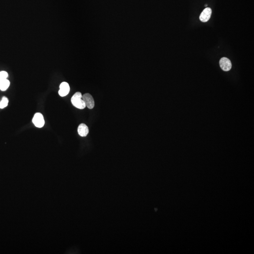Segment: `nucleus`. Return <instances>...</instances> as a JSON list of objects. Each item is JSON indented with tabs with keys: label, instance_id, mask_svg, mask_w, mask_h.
Returning a JSON list of instances; mask_svg holds the SVG:
<instances>
[{
	"label": "nucleus",
	"instance_id": "nucleus-2",
	"mask_svg": "<svg viewBox=\"0 0 254 254\" xmlns=\"http://www.w3.org/2000/svg\"><path fill=\"white\" fill-rule=\"evenodd\" d=\"M32 121L35 126H36L38 128H41L43 127L45 124L44 117L43 116V114L39 113L35 114Z\"/></svg>",
	"mask_w": 254,
	"mask_h": 254
},
{
	"label": "nucleus",
	"instance_id": "nucleus-8",
	"mask_svg": "<svg viewBox=\"0 0 254 254\" xmlns=\"http://www.w3.org/2000/svg\"><path fill=\"white\" fill-rule=\"evenodd\" d=\"M10 82L7 79L0 82V89L1 91H5L9 87Z\"/></svg>",
	"mask_w": 254,
	"mask_h": 254
},
{
	"label": "nucleus",
	"instance_id": "nucleus-4",
	"mask_svg": "<svg viewBox=\"0 0 254 254\" xmlns=\"http://www.w3.org/2000/svg\"><path fill=\"white\" fill-rule=\"evenodd\" d=\"M221 68L224 71H229L232 68V63L230 59L227 58H222L219 61Z\"/></svg>",
	"mask_w": 254,
	"mask_h": 254
},
{
	"label": "nucleus",
	"instance_id": "nucleus-5",
	"mask_svg": "<svg viewBox=\"0 0 254 254\" xmlns=\"http://www.w3.org/2000/svg\"><path fill=\"white\" fill-rule=\"evenodd\" d=\"M59 88L60 89L58 91V94L62 97L68 95L70 89L69 85L66 82H62L60 85Z\"/></svg>",
	"mask_w": 254,
	"mask_h": 254
},
{
	"label": "nucleus",
	"instance_id": "nucleus-10",
	"mask_svg": "<svg viewBox=\"0 0 254 254\" xmlns=\"http://www.w3.org/2000/svg\"><path fill=\"white\" fill-rule=\"evenodd\" d=\"M8 76V74L5 71L0 72V82L6 79Z\"/></svg>",
	"mask_w": 254,
	"mask_h": 254
},
{
	"label": "nucleus",
	"instance_id": "nucleus-6",
	"mask_svg": "<svg viewBox=\"0 0 254 254\" xmlns=\"http://www.w3.org/2000/svg\"><path fill=\"white\" fill-rule=\"evenodd\" d=\"M212 10L210 8H206L203 10L200 15V19L201 22H206L209 21L211 15Z\"/></svg>",
	"mask_w": 254,
	"mask_h": 254
},
{
	"label": "nucleus",
	"instance_id": "nucleus-1",
	"mask_svg": "<svg viewBox=\"0 0 254 254\" xmlns=\"http://www.w3.org/2000/svg\"><path fill=\"white\" fill-rule=\"evenodd\" d=\"M82 95L80 92L75 93L71 98L73 105L79 109H83L86 108V105L82 98Z\"/></svg>",
	"mask_w": 254,
	"mask_h": 254
},
{
	"label": "nucleus",
	"instance_id": "nucleus-3",
	"mask_svg": "<svg viewBox=\"0 0 254 254\" xmlns=\"http://www.w3.org/2000/svg\"><path fill=\"white\" fill-rule=\"evenodd\" d=\"M82 100L84 102L86 106L89 109L93 108L95 106V102L92 96L90 94L86 93L82 95Z\"/></svg>",
	"mask_w": 254,
	"mask_h": 254
},
{
	"label": "nucleus",
	"instance_id": "nucleus-7",
	"mask_svg": "<svg viewBox=\"0 0 254 254\" xmlns=\"http://www.w3.org/2000/svg\"><path fill=\"white\" fill-rule=\"evenodd\" d=\"M89 132L88 126L84 123H82L78 126V133L79 135L82 137L86 136Z\"/></svg>",
	"mask_w": 254,
	"mask_h": 254
},
{
	"label": "nucleus",
	"instance_id": "nucleus-9",
	"mask_svg": "<svg viewBox=\"0 0 254 254\" xmlns=\"http://www.w3.org/2000/svg\"><path fill=\"white\" fill-rule=\"evenodd\" d=\"M9 100L5 97H2L1 101L0 102V108L3 109L7 107L8 105Z\"/></svg>",
	"mask_w": 254,
	"mask_h": 254
},
{
	"label": "nucleus",
	"instance_id": "nucleus-11",
	"mask_svg": "<svg viewBox=\"0 0 254 254\" xmlns=\"http://www.w3.org/2000/svg\"><path fill=\"white\" fill-rule=\"evenodd\" d=\"M207 6H208V5L205 4V6H206V7H207Z\"/></svg>",
	"mask_w": 254,
	"mask_h": 254
}]
</instances>
